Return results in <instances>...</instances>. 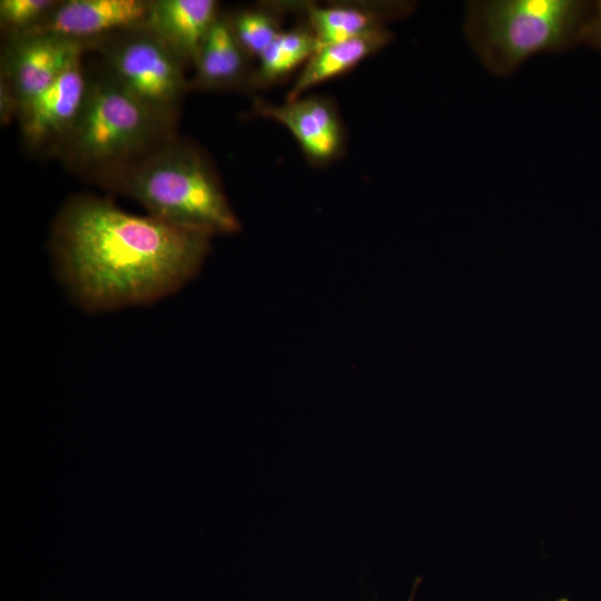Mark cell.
I'll return each instance as SVG.
<instances>
[{"label": "cell", "mask_w": 601, "mask_h": 601, "mask_svg": "<svg viewBox=\"0 0 601 601\" xmlns=\"http://www.w3.org/2000/svg\"><path fill=\"white\" fill-rule=\"evenodd\" d=\"M96 183L135 199L149 216L185 230L211 237L240 228L208 158L176 137Z\"/></svg>", "instance_id": "obj_2"}, {"label": "cell", "mask_w": 601, "mask_h": 601, "mask_svg": "<svg viewBox=\"0 0 601 601\" xmlns=\"http://www.w3.org/2000/svg\"><path fill=\"white\" fill-rule=\"evenodd\" d=\"M86 48L81 42L50 33L7 38L0 76L9 82L21 107L81 59Z\"/></svg>", "instance_id": "obj_6"}, {"label": "cell", "mask_w": 601, "mask_h": 601, "mask_svg": "<svg viewBox=\"0 0 601 601\" xmlns=\"http://www.w3.org/2000/svg\"><path fill=\"white\" fill-rule=\"evenodd\" d=\"M250 59L233 31L228 13H219L201 46L189 86L201 90L252 87Z\"/></svg>", "instance_id": "obj_12"}, {"label": "cell", "mask_w": 601, "mask_h": 601, "mask_svg": "<svg viewBox=\"0 0 601 601\" xmlns=\"http://www.w3.org/2000/svg\"><path fill=\"white\" fill-rule=\"evenodd\" d=\"M175 121L130 96L104 70L89 77L80 114L53 152L96 181L173 139Z\"/></svg>", "instance_id": "obj_3"}, {"label": "cell", "mask_w": 601, "mask_h": 601, "mask_svg": "<svg viewBox=\"0 0 601 601\" xmlns=\"http://www.w3.org/2000/svg\"><path fill=\"white\" fill-rule=\"evenodd\" d=\"M89 86L81 59L24 102L18 120L24 146L31 151L52 150L68 135L85 102Z\"/></svg>", "instance_id": "obj_7"}, {"label": "cell", "mask_w": 601, "mask_h": 601, "mask_svg": "<svg viewBox=\"0 0 601 601\" xmlns=\"http://www.w3.org/2000/svg\"><path fill=\"white\" fill-rule=\"evenodd\" d=\"M255 110L288 129L314 165H326L343 152L344 128L334 102L326 97H299L282 105L256 99Z\"/></svg>", "instance_id": "obj_9"}, {"label": "cell", "mask_w": 601, "mask_h": 601, "mask_svg": "<svg viewBox=\"0 0 601 601\" xmlns=\"http://www.w3.org/2000/svg\"><path fill=\"white\" fill-rule=\"evenodd\" d=\"M219 13L214 0H150L145 24L185 65L194 66Z\"/></svg>", "instance_id": "obj_11"}, {"label": "cell", "mask_w": 601, "mask_h": 601, "mask_svg": "<svg viewBox=\"0 0 601 601\" xmlns=\"http://www.w3.org/2000/svg\"><path fill=\"white\" fill-rule=\"evenodd\" d=\"M19 100L9 82L0 76V121L1 125H8L12 118L18 117Z\"/></svg>", "instance_id": "obj_17"}, {"label": "cell", "mask_w": 601, "mask_h": 601, "mask_svg": "<svg viewBox=\"0 0 601 601\" xmlns=\"http://www.w3.org/2000/svg\"><path fill=\"white\" fill-rule=\"evenodd\" d=\"M150 0H65L30 33H50L88 48L146 23Z\"/></svg>", "instance_id": "obj_8"}, {"label": "cell", "mask_w": 601, "mask_h": 601, "mask_svg": "<svg viewBox=\"0 0 601 601\" xmlns=\"http://www.w3.org/2000/svg\"><path fill=\"white\" fill-rule=\"evenodd\" d=\"M556 601H569V599H566V598H561V599H559V600H556Z\"/></svg>", "instance_id": "obj_20"}, {"label": "cell", "mask_w": 601, "mask_h": 601, "mask_svg": "<svg viewBox=\"0 0 601 601\" xmlns=\"http://www.w3.org/2000/svg\"><path fill=\"white\" fill-rule=\"evenodd\" d=\"M582 45L601 53V0L593 1Z\"/></svg>", "instance_id": "obj_18"}, {"label": "cell", "mask_w": 601, "mask_h": 601, "mask_svg": "<svg viewBox=\"0 0 601 601\" xmlns=\"http://www.w3.org/2000/svg\"><path fill=\"white\" fill-rule=\"evenodd\" d=\"M420 582H421V579L420 578L416 579L408 601H414L415 591Z\"/></svg>", "instance_id": "obj_19"}, {"label": "cell", "mask_w": 601, "mask_h": 601, "mask_svg": "<svg viewBox=\"0 0 601 601\" xmlns=\"http://www.w3.org/2000/svg\"><path fill=\"white\" fill-rule=\"evenodd\" d=\"M280 13L276 3L228 13L233 31L250 58L257 59L282 32Z\"/></svg>", "instance_id": "obj_15"}, {"label": "cell", "mask_w": 601, "mask_h": 601, "mask_svg": "<svg viewBox=\"0 0 601 601\" xmlns=\"http://www.w3.org/2000/svg\"><path fill=\"white\" fill-rule=\"evenodd\" d=\"M592 8L583 0L469 1L463 32L490 72L509 76L535 55L582 45Z\"/></svg>", "instance_id": "obj_4"}, {"label": "cell", "mask_w": 601, "mask_h": 601, "mask_svg": "<svg viewBox=\"0 0 601 601\" xmlns=\"http://www.w3.org/2000/svg\"><path fill=\"white\" fill-rule=\"evenodd\" d=\"M392 38V32L383 28L318 47L287 91L286 101L295 100L313 87L348 72L384 48Z\"/></svg>", "instance_id": "obj_13"}, {"label": "cell", "mask_w": 601, "mask_h": 601, "mask_svg": "<svg viewBox=\"0 0 601 601\" xmlns=\"http://www.w3.org/2000/svg\"><path fill=\"white\" fill-rule=\"evenodd\" d=\"M95 47L101 50L105 71L148 108L176 118L190 87L181 59L146 24L116 33Z\"/></svg>", "instance_id": "obj_5"}, {"label": "cell", "mask_w": 601, "mask_h": 601, "mask_svg": "<svg viewBox=\"0 0 601 601\" xmlns=\"http://www.w3.org/2000/svg\"><path fill=\"white\" fill-rule=\"evenodd\" d=\"M283 4L305 17L306 26L315 35L319 47L386 28V22L405 17L414 7L408 1H351L328 4L299 1Z\"/></svg>", "instance_id": "obj_10"}, {"label": "cell", "mask_w": 601, "mask_h": 601, "mask_svg": "<svg viewBox=\"0 0 601 601\" xmlns=\"http://www.w3.org/2000/svg\"><path fill=\"white\" fill-rule=\"evenodd\" d=\"M50 248L73 299L99 312L149 304L181 288L199 272L210 237L76 195L55 219Z\"/></svg>", "instance_id": "obj_1"}, {"label": "cell", "mask_w": 601, "mask_h": 601, "mask_svg": "<svg viewBox=\"0 0 601 601\" xmlns=\"http://www.w3.org/2000/svg\"><path fill=\"white\" fill-rule=\"evenodd\" d=\"M59 0H1L0 23L7 38L32 32Z\"/></svg>", "instance_id": "obj_16"}, {"label": "cell", "mask_w": 601, "mask_h": 601, "mask_svg": "<svg viewBox=\"0 0 601 601\" xmlns=\"http://www.w3.org/2000/svg\"><path fill=\"white\" fill-rule=\"evenodd\" d=\"M318 47L315 35L306 24L282 30L257 58L252 87L265 88L282 81L299 66H304Z\"/></svg>", "instance_id": "obj_14"}]
</instances>
